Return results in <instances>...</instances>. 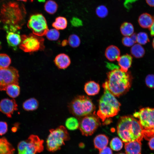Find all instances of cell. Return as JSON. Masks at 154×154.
Returning <instances> with one entry per match:
<instances>
[{"mask_svg":"<svg viewBox=\"0 0 154 154\" xmlns=\"http://www.w3.org/2000/svg\"><path fill=\"white\" fill-rule=\"evenodd\" d=\"M117 154H125V153H118Z\"/></svg>","mask_w":154,"mask_h":154,"instance_id":"50","label":"cell"},{"mask_svg":"<svg viewBox=\"0 0 154 154\" xmlns=\"http://www.w3.org/2000/svg\"><path fill=\"white\" fill-rule=\"evenodd\" d=\"M152 45L153 48H154V38L153 39L152 42Z\"/></svg>","mask_w":154,"mask_h":154,"instance_id":"48","label":"cell"},{"mask_svg":"<svg viewBox=\"0 0 154 154\" xmlns=\"http://www.w3.org/2000/svg\"><path fill=\"white\" fill-rule=\"evenodd\" d=\"M66 42H67V41H63L62 44H63V45H66Z\"/></svg>","mask_w":154,"mask_h":154,"instance_id":"47","label":"cell"},{"mask_svg":"<svg viewBox=\"0 0 154 154\" xmlns=\"http://www.w3.org/2000/svg\"><path fill=\"white\" fill-rule=\"evenodd\" d=\"M100 124L99 117L91 114L84 117L79 122V128L82 135L88 136L92 135Z\"/></svg>","mask_w":154,"mask_h":154,"instance_id":"12","label":"cell"},{"mask_svg":"<svg viewBox=\"0 0 154 154\" xmlns=\"http://www.w3.org/2000/svg\"><path fill=\"white\" fill-rule=\"evenodd\" d=\"M68 42L70 45L72 47L76 48L80 45V40L78 36L76 34H73L69 36Z\"/></svg>","mask_w":154,"mask_h":154,"instance_id":"34","label":"cell"},{"mask_svg":"<svg viewBox=\"0 0 154 154\" xmlns=\"http://www.w3.org/2000/svg\"><path fill=\"white\" fill-rule=\"evenodd\" d=\"M146 2L149 6L154 7V0H146Z\"/></svg>","mask_w":154,"mask_h":154,"instance_id":"45","label":"cell"},{"mask_svg":"<svg viewBox=\"0 0 154 154\" xmlns=\"http://www.w3.org/2000/svg\"><path fill=\"white\" fill-rule=\"evenodd\" d=\"M54 62L59 68L64 69L67 68L70 64L71 61L69 56L64 53H61L55 57Z\"/></svg>","mask_w":154,"mask_h":154,"instance_id":"16","label":"cell"},{"mask_svg":"<svg viewBox=\"0 0 154 154\" xmlns=\"http://www.w3.org/2000/svg\"><path fill=\"white\" fill-rule=\"evenodd\" d=\"M107 76L105 82L109 91L115 96H121L130 89L132 77L129 72H124L117 68L108 72Z\"/></svg>","mask_w":154,"mask_h":154,"instance_id":"3","label":"cell"},{"mask_svg":"<svg viewBox=\"0 0 154 154\" xmlns=\"http://www.w3.org/2000/svg\"><path fill=\"white\" fill-rule=\"evenodd\" d=\"M27 26L33 33L38 36L42 37L48 29L46 20L41 14H36L31 15L28 20Z\"/></svg>","mask_w":154,"mask_h":154,"instance_id":"9","label":"cell"},{"mask_svg":"<svg viewBox=\"0 0 154 154\" xmlns=\"http://www.w3.org/2000/svg\"><path fill=\"white\" fill-rule=\"evenodd\" d=\"M145 82L148 87L154 88V75L149 74L147 75L145 79Z\"/></svg>","mask_w":154,"mask_h":154,"instance_id":"37","label":"cell"},{"mask_svg":"<svg viewBox=\"0 0 154 154\" xmlns=\"http://www.w3.org/2000/svg\"><path fill=\"white\" fill-rule=\"evenodd\" d=\"M120 30L121 34L125 36H130L134 33V28L131 23L125 22L122 23L120 27Z\"/></svg>","mask_w":154,"mask_h":154,"instance_id":"23","label":"cell"},{"mask_svg":"<svg viewBox=\"0 0 154 154\" xmlns=\"http://www.w3.org/2000/svg\"><path fill=\"white\" fill-rule=\"evenodd\" d=\"M122 43L125 46L130 47L133 46L136 42L130 36H125L122 39Z\"/></svg>","mask_w":154,"mask_h":154,"instance_id":"36","label":"cell"},{"mask_svg":"<svg viewBox=\"0 0 154 154\" xmlns=\"http://www.w3.org/2000/svg\"><path fill=\"white\" fill-rule=\"evenodd\" d=\"M33 0H30V1H31V2H32L33 1Z\"/></svg>","mask_w":154,"mask_h":154,"instance_id":"51","label":"cell"},{"mask_svg":"<svg viewBox=\"0 0 154 154\" xmlns=\"http://www.w3.org/2000/svg\"><path fill=\"white\" fill-rule=\"evenodd\" d=\"M8 125L7 123L4 121H0V135L5 134L7 131Z\"/></svg>","mask_w":154,"mask_h":154,"instance_id":"39","label":"cell"},{"mask_svg":"<svg viewBox=\"0 0 154 154\" xmlns=\"http://www.w3.org/2000/svg\"><path fill=\"white\" fill-rule=\"evenodd\" d=\"M149 140L148 144L150 148L151 149L154 150V136L151 137Z\"/></svg>","mask_w":154,"mask_h":154,"instance_id":"42","label":"cell"},{"mask_svg":"<svg viewBox=\"0 0 154 154\" xmlns=\"http://www.w3.org/2000/svg\"><path fill=\"white\" fill-rule=\"evenodd\" d=\"M141 143L137 140L125 143V149L126 154H141Z\"/></svg>","mask_w":154,"mask_h":154,"instance_id":"14","label":"cell"},{"mask_svg":"<svg viewBox=\"0 0 154 154\" xmlns=\"http://www.w3.org/2000/svg\"><path fill=\"white\" fill-rule=\"evenodd\" d=\"M18 105L14 99L4 98L0 102V112L9 118L12 117L13 112L18 110Z\"/></svg>","mask_w":154,"mask_h":154,"instance_id":"13","label":"cell"},{"mask_svg":"<svg viewBox=\"0 0 154 154\" xmlns=\"http://www.w3.org/2000/svg\"><path fill=\"white\" fill-rule=\"evenodd\" d=\"M11 62V59L8 55L5 53L0 54V69L8 68Z\"/></svg>","mask_w":154,"mask_h":154,"instance_id":"31","label":"cell"},{"mask_svg":"<svg viewBox=\"0 0 154 154\" xmlns=\"http://www.w3.org/2000/svg\"><path fill=\"white\" fill-rule=\"evenodd\" d=\"M7 94L11 97L15 98L18 97L20 93V87L18 84H12L9 85L6 90Z\"/></svg>","mask_w":154,"mask_h":154,"instance_id":"27","label":"cell"},{"mask_svg":"<svg viewBox=\"0 0 154 154\" xmlns=\"http://www.w3.org/2000/svg\"><path fill=\"white\" fill-rule=\"evenodd\" d=\"M99 84L93 81L86 82L84 86V90L89 96H94L98 93L100 90Z\"/></svg>","mask_w":154,"mask_h":154,"instance_id":"19","label":"cell"},{"mask_svg":"<svg viewBox=\"0 0 154 154\" xmlns=\"http://www.w3.org/2000/svg\"><path fill=\"white\" fill-rule=\"evenodd\" d=\"M108 143V137L104 134H99L94 138V145L95 147L99 151L107 146Z\"/></svg>","mask_w":154,"mask_h":154,"instance_id":"22","label":"cell"},{"mask_svg":"<svg viewBox=\"0 0 154 154\" xmlns=\"http://www.w3.org/2000/svg\"><path fill=\"white\" fill-rule=\"evenodd\" d=\"M15 150L13 147L5 137L0 138V154H13Z\"/></svg>","mask_w":154,"mask_h":154,"instance_id":"21","label":"cell"},{"mask_svg":"<svg viewBox=\"0 0 154 154\" xmlns=\"http://www.w3.org/2000/svg\"><path fill=\"white\" fill-rule=\"evenodd\" d=\"M133 117L138 121L144 130L154 129V108H142L133 114Z\"/></svg>","mask_w":154,"mask_h":154,"instance_id":"11","label":"cell"},{"mask_svg":"<svg viewBox=\"0 0 154 154\" xmlns=\"http://www.w3.org/2000/svg\"><path fill=\"white\" fill-rule=\"evenodd\" d=\"M46 140L48 150L54 152L60 149L64 144V142L70 139L69 134L64 127L61 125L49 131Z\"/></svg>","mask_w":154,"mask_h":154,"instance_id":"6","label":"cell"},{"mask_svg":"<svg viewBox=\"0 0 154 154\" xmlns=\"http://www.w3.org/2000/svg\"><path fill=\"white\" fill-rule=\"evenodd\" d=\"M45 35L48 40L54 41L59 38L60 34L58 30L54 28L48 29Z\"/></svg>","mask_w":154,"mask_h":154,"instance_id":"32","label":"cell"},{"mask_svg":"<svg viewBox=\"0 0 154 154\" xmlns=\"http://www.w3.org/2000/svg\"><path fill=\"white\" fill-rule=\"evenodd\" d=\"M17 0L19 1H22L23 2H26L27 1V0Z\"/></svg>","mask_w":154,"mask_h":154,"instance_id":"49","label":"cell"},{"mask_svg":"<svg viewBox=\"0 0 154 154\" xmlns=\"http://www.w3.org/2000/svg\"><path fill=\"white\" fill-rule=\"evenodd\" d=\"M110 145L113 150L115 151H119L122 149L123 146L122 141L118 137H114L110 141Z\"/></svg>","mask_w":154,"mask_h":154,"instance_id":"30","label":"cell"},{"mask_svg":"<svg viewBox=\"0 0 154 154\" xmlns=\"http://www.w3.org/2000/svg\"><path fill=\"white\" fill-rule=\"evenodd\" d=\"M56 3L52 0H49L46 2L44 8L45 11L50 14H52L56 12L58 9Z\"/></svg>","mask_w":154,"mask_h":154,"instance_id":"29","label":"cell"},{"mask_svg":"<svg viewBox=\"0 0 154 154\" xmlns=\"http://www.w3.org/2000/svg\"><path fill=\"white\" fill-rule=\"evenodd\" d=\"M70 112L77 117H81L91 114L95 109L91 100L84 95L76 97L68 105Z\"/></svg>","mask_w":154,"mask_h":154,"instance_id":"5","label":"cell"},{"mask_svg":"<svg viewBox=\"0 0 154 154\" xmlns=\"http://www.w3.org/2000/svg\"><path fill=\"white\" fill-rule=\"evenodd\" d=\"M72 25L75 27H78L83 25V22L80 19L76 17H73L70 20Z\"/></svg>","mask_w":154,"mask_h":154,"instance_id":"38","label":"cell"},{"mask_svg":"<svg viewBox=\"0 0 154 154\" xmlns=\"http://www.w3.org/2000/svg\"><path fill=\"white\" fill-rule=\"evenodd\" d=\"M79 122L74 117H70L67 118L65 122L66 128L70 130H74L79 128Z\"/></svg>","mask_w":154,"mask_h":154,"instance_id":"28","label":"cell"},{"mask_svg":"<svg viewBox=\"0 0 154 154\" xmlns=\"http://www.w3.org/2000/svg\"><path fill=\"white\" fill-rule=\"evenodd\" d=\"M107 66L108 68H110L111 70L116 68H119L118 66H116V65L112 64H110V63H107Z\"/></svg>","mask_w":154,"mask_h":154,"instance_id":"43","label":"cell"},{"mask_svg":"<svg viewBox=\"0 0 154 154\" xmlns=\"http://www.w3.org/2000/svg\"><path fill=\"white\" fill-rule=\"evenodd\" d=\"M130 52L134 57L137 58H140L143 57L144 55L145 50L141 44H136L131 46Z\"/></svg>","mask_w":154,"mask_h":154,"instance_id":"25","label":"cell"},{"mask_svg":"<svg viewBox=\"0 0 154 154\" xmlns=\"http://www.w3.org/2000/svg\"><path fill=\"white\" fill-rule=\"evenodd\" d=\"M67 25L66 19L61 16L56 17L52 24V26L57 30H64L66 28Z\"/></svg>","mask_w":154,"mask_h":154,"instance_id":"26","label":"cell"},{"mask_svg":"<svg viewBox=\"0 0 154 154\" xmlns=\"http://www.w3.org/2000/svg\"><path fill=\"white\" fill-rule=\"evenodd\" d=\"M137 0H125L123 5L127 9H129L131 7V4Z\"/></svg>","mask_w":154,"mask_h":154,"instance_id":"41","label":"cell"},{"mask_svg":"<svg viewBox=\"0 0 154 154\" xmlns=\"http://www.w3.org/2000/svg\"><path fill=\"white\" fill-rule=\"evenodd\" d=\"M19 48L26 52H32L43 50L44 48V39L41 36L31 33L21 36Z\"/></svg>","mask_w":154,"mask_h":154,"instance_id":"8","label":"cell"},{"mask_svg":"<svg viewBox=\"0 0 154 154\" xmlns=\"http://www.w3.org/2000/svg\"><path fill=\"white\" fill-rule=\"evenodd\" d=\"M104 94L99 102V109L97 115L102 121L117 115L120 110L121 104L109 91L106 83L102 84Z\"/></svg>","mask_w":154,"mask_h":154,"instance_id":"4","label":"cell"},{"mask_svg":"<svg viewBox=\"0 0 154 154\" xmlns=\"http://www.w3.org/2000/svg\"><path fill=\"white\" fill-rule=\"evenodd\" d=\"M97 16L100 18H104L107 16L108 13L107 8L105 5H101L97 7L96 9Z\"/></svg>","mask_w":154,"mask_h":154,"instance_id":"33","label":"cell"},{"mask_svg":"<svg viewBox=\"0 0 154 154\" xmlns=\"http://www.w3.org/2000/svg\"><path fill=\"white\" fill-rule=\"evenodd\" d=\"M143 129L138 120L133 116L121 117L117 126V134L125 143L137 140L141 141Z\"/></svg>","mask_w":154,"mask_h":154,"instance_id":"2","label":"cell"},{"mask_svg":"<svg viewBox=\"0 0 154 154\" xmlns=\"http://www.w3.org/2000/svg\"><path fill=\"white\" fill-rule=\"evenodd\" d=\"M38 106V101L35 98H31L25 101L23 104V108L27 111H32L36 110Z\"/></svg>","mask_w":154,"mask_h":154,"instance_id":"24","label":"cell"},{"mask_svg":"<svg viewBox=\"0 0 154 154\" xmlns=\"http://www.w3.org/2000/svg\"><path fill=\"white\" fill-rule=\"evenodd\" d=\"M44 141L37 135H30L28 139L20 142L17 149L18 154H36L44 149Z\"/></svg>","mask_w":154,"mask_h":154,"instance_id":"7","label":"cell"},{"mask_svg":"<svg viewBox=\"0 0 154 154\" xmlns=\"http://www.w3.org/2000/svg\"><path fill=\"white\" fill-rule=\"evenodd\" d=\"M153 21L152 24L149 28L151 35L154 36V16L153 17Z\"/></svg>","mask_w":154,"mask_h":154,"instance_id":"44","label":"cell"},{"mask_svg":"<svg viewBox=\"0 0 154 154\" xmlns=\"http://www.w3.org/2000/svg\"><path fill=\"white\" fill-rule=\"evenodd\" d=\"M99 154H112V152L110 148L106 146L99 151Z\"/></svg>","mask_w":154,"mask_h":154,"instance_id":"40","label":"cell"},{"mask_svg":"<svg viewBox=\"0 0 154 154\" xmlns=\"http://www.w3.org/2000/svg\"><path fill=\"white\" fill-rule=\"evenodd\" d=\"M149 41L147 34L144 32H140L137 34L136 42L141 45H144Z\"/></svg>","mask_w":154,"mask_h":154,"instance_id":"35","label":"cell"},{"mask_svg":"<svg viewBox=\"0 0 154 154\" xmlns=\"http://www.w3.org/2000/svg\"><path fill=\"white\" fill-rule=\"evenodd\" d=\"M37 0L39 2H41V3L44 2L46 1V0Z\"/></svg>","mask_w":154,"mask_h":154,"instance_id":"46","label":"cell"},{"mask_svg":"<svg viewBox=\"0 0 154 154\" xmlns=\"http://www.w3.org/2000/svg\"><path fill=\"white\" fill-rule=\"evenodd\" d=\"M7 33L6 39L8 44L16 50L17 46L21 43V36L17 32H8Z\"/></svg>","mask_w":154,"mask_h":154,"instance_id":"18","label":"cell"},{"mask_svg":"<svg viewBox=\"0 0 154 154\" xmlns=\"http://www.w3.org/2000/svg\"><path fill=\"white\" fill-rule=\"evenodd\" d=\"M19 75L17 70L13 67L0 69V90L5 91L9 85L19 84Z\"/></svg>","mask_w":154,"mask_h":154,"instance_id":"10","label":"cell"},{"mask_svg":"<svg viewBox=\"0 0 154 154\" xmlns=\"http://www.w3.org/2000/svg\"><path fill=\"white\" fill-rule=\"evenodd\" d=\"M26 14L23 5L11 0L0 1V29L17 32L25 23Z\"/></svg>","mask_w":154,"mask_h":154,"instance_id":"1","label":"cell"},{"mask_svg":"<svg viewBox=\"0 0 154 154\" xmlns=\"http://www.w3.org/2000/svg\"><path fill=\"white\" fill-rule=\"evenodd\" d=\"M105 55L106 58L109 61H114L117 60L120 56V50L117 46L114 45H111L106 49Z\"/></svg>","mask_w":154,"mask_h":154,"instance_id":"17","label":"cell"},{"mask_svg":"<svg viewBox=\"0 0 154 154\" xmlns=\"http://www.w3.org/2000/svg\"><path fill=\"white\" fill-rule=\"evenodd\" d=\"M153 21V17L147 13L141 14L138 19L139 25L144 28H149L152 24Z\"/></svg>","mask_w":154,"mask_h":154,"instance_id":"20","label":"cell"},{"mask_svg":"<svg viewBox=\"0 0 154 154\" xmlns=\"http://www.w3.org/2000/svg\"><path fill=\"white\" fill-rule=\"evenodd\" d=\"M132 59V56L128 54L120 56L117 60L120 70L125 72H128L131 66Z\"/></svg>","mask_w":154,"mask_h":154,"instance_id":"15","label":"cell"}]
</instances>
